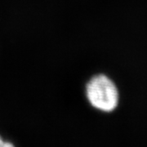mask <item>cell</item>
Returning <instances> with one entry per match:
<instances>
[{"label": "cell", "instance_id": "obj_1", "mask_svg": "<svg viewBox=\"0 0 147 147\" xmlns=\"http://www.w3.org/2000/svg\"><path fill=\"white\" fill-rule=\"evenodd\" d=\"M87 96L90 103L98 110L110 112L119 102V92L115 84L105 75H97L87 86Z\"/></svg>", "mask_w": 147, "mask_h": 147}, {"label": "cell", "instance_id": "obj_2", "mask_svg": "<svg viewBox=\"0 0 147 147\" xmlns=\"http://www.w3.org/2000/svg\"><path fill=\"white\" fill-rule=\"evenodd\" d=\"M12 145L10 144V143H6L4 142L2 139H1V137H0V146H11Z\"/></svg>", "mask_w": 147, "mask_h": 147}]
</instances>
